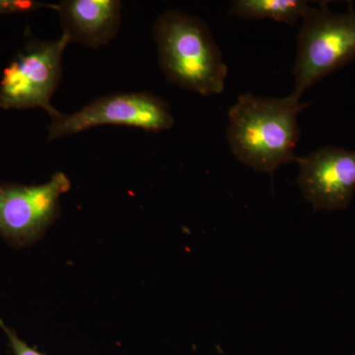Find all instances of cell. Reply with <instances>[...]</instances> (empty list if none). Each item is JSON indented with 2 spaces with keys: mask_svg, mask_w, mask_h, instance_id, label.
Instances as JSON below:
<instances>
[{
  "mask_svg": "<svg viewBox=\"0 0 355 355\" xmlns=\"http://www.w3.org/2000/svg\"><path fill=\"white\" fill-rule=\"evenodd\" d=\"M298 187L315 210H345L355 193V151L333 146L298 157Z\"/></svg>",
  "mask_w": 355,
  "mask_h": 355,
  "instance_id": "52a82bcc",
  "label": "cell"
},
{
  "mask_svg": "<svg viewBox=\"0 0 355 355\" xmlns=\"http://www.w3.org/2000/svg\"><path fill=\"white\" fill-rule=\"evenodd\" d=\"M48 140L77 135L100 125H123L159 132L169 130L175 119L169 105L150 92H125L103 96L76 113L50 116Z\"/></svg>",
  "mask_w": 355,
  "mask_h": 355,
  "instance_id": "5b68a950",
  "label": "cell"
},
{
  "mask_svg": "<svg viewBox=\"0 0 355 355\" xmlns=\"http://www.w3.org/2000/svg\"><path fill=\"white\" fill-rule=\"evenodd\" d=\"M297 37L294 88L288 99L300 103L303 93L324 77L355 60V10L336 13L326 3L308 7Z\"/></svg>",
  "mask_w": 355,
  "mask_h": 355,
  "instance_id": "3957f363",
  "label": "cell"
},
{
  "mask_svg": "<svg viewBox=\"0 0 355 355\" xmlns=\"http://www.w3.org/2000/svg\"><path fill=\"white\" fill-rule=\"evenodd\" d=\"M121 10L120 0H64L58 2L57 12L70 44L98 50L118 36Z\"/></svg>",
  "mask_w": 355,
  "mask_h": 355,
  "instance_id": "ba28073f",
  "label": "cell"
},
{
  "mask_svg": "<svg viewBox=\"0 0 355 355\" xmlns=\"http://www.w3.org/2000/svg\"><path fill=\"white\" fill-rule=\"evenodd\" d=\"M158 64L170 83L202 96L221 94L228 67L205 21L167 10L154 22Z\"/></svg>",
  "mask_w": 355,
  "mask_h": 355,
  "instance_id": "7a4b0ae2",
  "label": "cell"
},
{
  "mask_svg": "<svg viewBox=\"0 0 355 355\" xmlns=\"http://www.w3.org/2000/svg\"><path fill=\"white\" fill-rule=\"evenodd\" d=\"M310 6L304 0H236L228 14L245 19H272L294 25Z\"/></svg>",
  "mask_w": 355,
  "mask_h": 355,
  "instance_id": "9c48e42d",
  "label": "cell"
},
{
  "mask_svg": "<svg viewBox=\"0 0 355 355\" xmlns=\"http://www.w3.org/2000/svg\"><path fill=\"white\" fill-rule=\"evenodd\" d=\"M70 188L60 171L41 184H0V236L15 247L38 241L60 216V198Z\"/></svg>",
  "mask_w": 355,
  "mask_h": 355,
  "instance_id": "8992f818",
  "label": "cell"
},
{
  "mask_svg": "<svg viewBox=\"0 0 355 355\" xmlns=\"http://www.w3.org/2000/svg\"><path fill=\"white\" fill-rule=\"evenodd\" d=\"M69 44L64 35L53 41L35 40L16 53L0 79V108L55 113L51 98L60 85L62 58Z\"/></svg>",
  "mask_w": 355,
  "mask_h": 355,
  "instance_id": "277c9868",
  "label": "cell"
},
{
  "mask_svg": "<svg viewBox=\"0 0 355 355\" xmlns=\"http://www.w3.org/2000/svg\"><path fill=\"white\" fill-rule=\"evenodd\" d=\"M0 328L6 333L7 338H8L9 347H10L11 350H12L14 355H44L42 354V352H40L39 350L30 347L24 340H21L15 331L8 328V327L4 324L1 318H0Z\"/></svg>",
  "mask_w": 355,
  "mask_h": 355,
  "instance_id": "8fae6325",
  "label": "cell"
},
{
  "mask_svg": "<svg viewBox=\"0 0 355 355\" xmlns=\"http://www.w3.org/2000/svg\"><path fill=\"white\" fill-rule=\"evenodd\" d=\"M40 9L58 11V3H46L36 0H0V14L30 13Z\"/></svg>",
  "mask_w": 355,
  "mask_h": 355,
  "instance_id": "30bf717a",
  "label": "cell"
},
{
  "mask_svg": "<svg viewBox=\"0 0 355 355\" xmlns=\"http://www.w3.org/2000/svg\"><path fill=\"white\" fill-rule=\"evenodd\" d=\"M309 106L288 98L243 94L229 110L227 139L236 159L254 171L273 174L297 162L298 116Z\"/></svg>",
  "mask_w": 355,
  "mask_h": 355,
  "instance_id": "6da1fadb",
  "label": "cell"
}]
</instances>
